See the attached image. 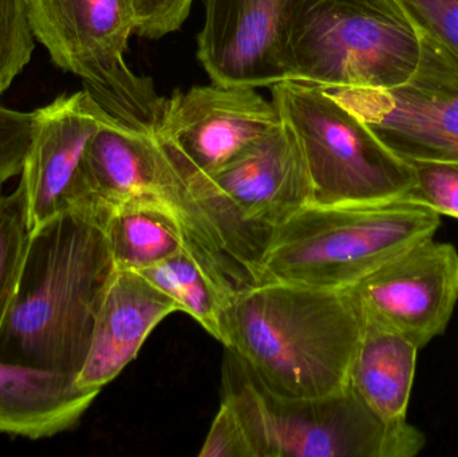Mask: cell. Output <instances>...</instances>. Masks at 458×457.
<instances>
[{"mask_svg":"<svg viewBox=\"0 0 458 457\" xmlns=\"http://www.w3.org/2000/svg\"><path fill=\"white\" fill-rule=\"evenodd\" d=\"M105 233L117 270L141 271L185 249L179 215L163 199L117 207L105 219Z\"/></svg>","mask_w":458,"mask_h":457,"instance_id":"ac0fdd59","label":"cell"},{"mask_svg":"<svg viewBox=\"0 0 458 457\" xmlns=\"http://www.w3.org/2000/svg\"><path fill=\"white\" fill-rule=\"evenodd\" d=\"M411 166L416 182L408 199L441 216L458 219V163H411Z\"/></svg>","mask_w":458,"mask_h":457,"instance_id":"7402d4cb","label":"cell"},{"mask_svg":"<svg viewBox=\"0 0 458 457\" xmlns=\"http://www.w3.org/2000/svg\"><path fill=\"white\" fill-rule=\"evenodd\" d=\"M187 184L177 173L155 131L109 117L93 134L80 171V207L106 219L137 199H163L182 222L188 203Z\"/></svg>","mask_w":458,"mask_h":457,"instance_id":"7c38bea8","label":"cell"},{"mask_svg":"<svg viewBox=\"0 0 458 457\" xmlns=\"http://www.w3.org/2000/svg\"><path fill=\"white\" fill-rule=\"evenodd\" d=\"M363 322L349 289L264 282L229 300L222 343L271 394L320 399L350 388Z\"/></svg>","mask_w":458,"mask_h":457,"instance_id":"7a4b0ae2","label":"cell"},{"mask_svg":"<svg viewBox=\"0 0 458 457\" xmlns=\"http://www.w3.org/2000/svg\"><path fill=\"white\" fill-rule=\"evenodd\" d=\"M34 38L24 0H0V93L29 63Z\"/></svg>","mask_w":458,"mask_h":457,"instance_id":"44dd1931","label":"cell"},{"mask_svg":"<svg viewBox=\"0 0 458 457\" xmlns=\"http://www.w3.org/2000/svg\"><path fill=\"white\" fill-rule=\"evenodd\" d=\"M180 311L176 300L150 284L139 271L117 270L102 300L78 388L99 394L139 354L150 333L169 314Z\"/></svg>","mask_w":458,"mask_h":457,"instance_id":"9a60e30c","label":"cell"},{"mask_svg":"<svg viewBox=\"0 0 458 457\" xmlns=\"http://www.w3.org/2000/svg\"><path fill=\"white\" fill-rule=\"evenodd\" d=\"M24 4L32 34L56 66L77 75L112 117L156 131L166 98L125 62L137 27L131 0H24Z\"/></svg>","mask_w":458,"mask_h":457,"instance_id":"ba28073f","label":"cell"},{"mask_svg":"<svg viewBox=\"0 0 458 457\" xmlns=\"http://www.w3.org/2000/svg\"><path fill=\"white\" fill-rule=\"evenodd\" d=\"M115 273L105 217L69 209L30 231L0 362L75 378Z\"/></svg>","mask_w":458,"mask_h":457,"instance_id":"6da1fadb","label":"cell"},{"mask_svg":"<svg viewBox=\"0 0 458 457\" xmlns=\"http://www.w3.org/2000/svg\"><path fill=\"white\" fill-rule=\"evenodd\" d=\"M363 317L362 335L350 369V389L385 423H408L419 346L393 327Z\"/></svg>","mask_w":458,"mask_h":457,"instance_id":"e0dca14e","label":"cell"},{"mask_svg":"<svg viewBox=\"0 0 458 457\" xmlns=\"http://www.w3.org/2000/svg\"><path fill=\"white\" fill-rule=\"evenodd\" d=\"M222 399L239 415L255 457H414L427 445L419 428L385 423L350 388L320 399L276 396L228 349Z\"/></svg>","mask_w":458,"mask_h":457,"instance_id":"5b68a950","label":"cell"},{"mask_svg":"<svg viewBox=\"0 0 458 457\" xmlns=\"http://www.w3.org/2000/svg\"><path fill=\"white\" fill-rule=\"evenodd\" d=\"M29 236L26 190L19 182L13 192L0 190V329L15 294Z\"/></svg>","mask_w":458,"mask_h":457,"instance_id":"ffe728a7","label":"cell"},{"mask_svg":"<svg viewBox=\"0 0 458 457\" xmlns=\"http://www.w3.org/2000/svg\"><path fill=\"white\" fill-rule=\"evenodd\" d=\"M199 456L255 457L242 420L227 400L222 399L219 412Z\"/></svg>","mask_w":458,"mask_h":457,"instance_id":"d4e9b609","label":"cell"},{"mask_svg":"<svg viewBox=\"0 0 458 457\" xmlns=\"http://www.w3.org/2000/svg\"><path fill=\"white\" fill-rule=\"evenodd\" d=\"M421 34L458 56V0H397Z\"/></svg>","mask_w":458,"mask_h":457,"instance_id":"cb8c5ba5","label":"cell"},{"mask_svg":"<svg viewBox=\"0 0 458 457\" xmlns=\"http://www.w3.org/2000/svg\"><path fill=\"white\" fill-rule=\"evenodd\" d=\"M98 394L67 376L0 362V434L42 440L72 431Z\"/></svg>","mask_w":458,"mask_h":457,"instance_id":"2e32d148","label":"cell"},{"mask_svg":"<svg viewBox=\"0 0 458 457\" xmlns=\"http://www.w3.org/2000/svg\"><path fill=\"white\" fill-rule=\"evenodd\" d=\"M37 112H21L0 105V188L21 176L34 139Z\"/></svg>","mask_w":458,"mask_h":457,"instance_id":"603a6c76","label":"cell"},{"mask_svg":"<svg viewBox=\"0 0 458 457\" xmlns=\"http://www.w3.org/2000/svg\"><path fill=\"white\" fill-rule=\"evenodd\" d=\"M363 314L393 327L420 351L440 337L458 302V251L421 241L349 287Z\"/></svg>","mask_w":458,"mask_h":457,"instance_id":"8fae6325","label":"cell"},{"mask_svg":"<svg viewBox=\"0 0 458 457\" xmlns=\"http://www.w3.org/2000/svg\"><path fill=\"white\" fill-rule=\"evenodd\" d=\"M280 120L301 147L315 206L408 199L416 176L330 91L296 80L269 86Z\"/></svg>","mask_w":458,"mask_h":457,"instance_id":"52a82bcc","label":"cell"},{"mask_svg":"<svg viewBox=\"0 0 458 457\" xmlns=\"http://www.w3.org/2000/svg\"><path fill=\"white\" fill-rule=\"evenodd\" d=\"M441 215L411 199L307 204L275 233L263 282L349 289L406 250L435 238Z\"/></svg>","mask_w":458,"mask_h":457,"instance_id":"277c9868","label":"cell"},{"mask_svg":"<svg viewBox=\"0 0 458 457\" xmlns=\"http://www.w3.org/2000/svg\"><path fill=\"white\" fill-rule=\"evenodd\" d=\"M420 35L419 63L405 82L327 91L408 163H458V56Z\"/></svg>","mask_w":458,"mask_h":457,"instance_id":"9c48e42d","label":"cell"},{"mask_svg":"<svg viewBox=\"0 0 458 457\" xmlns=\"http://www.w3.org/2000/svg\"><path fill=\"white\" fill-rule=\"evenodd\" d=\"M185 184L247 287L263 282L264 258L277 228L311 203L301 147L282 120L233 163Z\"/></svg>","mask_w":458,"mask_h":457,"instance_id":"8992f818","label":"cell"},{"mask_svg":"<svg viewBox=\"0 0 458 457\" xmlns=\"http://www.w3.org/2000/svg\"><path fill=\"white\" fill-rule=\"evenodd\" d=\"M139 273L223 343L222 316L231 298L187 249Z\"/></svg>","mask_w":458,"mask_h":457,"instance_id":"d6986e66","label":"cell"},{"mask_svg":"<svg viewBox=\"0 0 458 457\" xmlns=\"http://www.w3.org/2000/svg\"><path fill=\"white\" fill-rule=\"evenodd\" d=\"M293 0H204L198 58L212 82L267 88L284 80L283 30Z\"/></svg>","mask_w":458,"mask_h":457,"instance_id":"5bb4252c","label":"cell"},{"mask_svg":"<svg viewBox=\"0 0 458 457\" xmlns=\"http://www.w3.org/2000/svg\"><path fill=\"white\" fill-rule=\"evenodd\" d=\"M35 112L34 139L21 174L30 231L61 212L78 209L83 153L110 115L85 89Z\"/></svg>","mask_w":458,"mask_h":457,"instance_id":"4fadbf2b","label":"cell"},{"mask_svg":"<svg viewBox=\"0 0 458 457\" xmlns=\"http://www.w3.org/2000/svg\"><path fill=\"white\" fill-rule=\"evenodd\" d=\"M279 123L274 102L256 89L212 82L166 98L155 136L187 182L233 163Z\"/></svg>","mask_w":458,"mask_h":457,"instance_id":"30bf717a","label":"cell"},{"mask_svg":"<svg viewBox=\"0 0 458 457\" xmlns=\"http://www.w3.org/2000/svg\"><path fill=\"white\" fill-rule=\"evenodd\" d=\"M420 50L397 0H293L280 62L284 80L325 90L392 89L413 74Z\"/></svg>","mask_w":458,"mask_h":457,"instance_id":"3957f363","label":"cell"},{"mask_svg":"<svg viewBox=\"0 0 458 457\" xmlns=\"http://www.w3.org/2000/svg\"><path fill=\"white\" fill-rule=\"evenodd\" d=\"M136 13V34L160 39L177 31L187 21L193 0H131Z\"/></svg>","mask_w":458,"mask_h":457,"instance_id":"484cf974","label":"cell"}]
</instances>
